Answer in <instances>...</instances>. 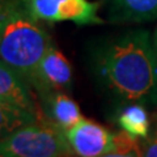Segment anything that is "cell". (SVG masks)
<instances>
[{
  "label": "cell",
  "mask_w": 157,
  "mask_h": 157,
  "mask_svg": "<svg viewBox=\"0 0 157 157\" xmlns=\"http://www.w3.org/2000/svg\"><path fill=\"white\" fill-rule=\"evenodd\" d=\"M97 11L98 4L89 0H62L58 11V21H72L80 26L104 24Z\"/></svg>",
  "instance_id": "cell-9"
},
{
  "label": "cell",
  "mask_w": 157,
  "mask_h": 157,
  "mask_svg": "<svg viewBox=\"0 0 157 157\" xmlns=\"http://www.w3.org/2000/svg\"><path fill=\"white\" fill-rule=\"evenodd\" d=\"M4 4H6V0H0V14H2V12H3Z\"/></svg>",
  "instance_id": "cell-16"
},
{
  "label": "cell",
  "mask_w": 157,
  "mask_h": 157,
  "mask_svg": "<svg viewBox=\"0 0 157 157\" xmlns=\"http://www.w3.org/2000/svg\"><path fill=\"white\" fill-rule=\"evenodd\" d=\"M28 81L38 96L55 90H68L72 85V67L68 59L55 47H50L38 63Z\"/></svg>",
  "instance_id": "cell-4"
},
{
  "label": "cell",
  "mask_w": 157,
  "mask_h": 157,
  "mask_svg": "<svg viewBox=\"0 0 157 157\" xmlns=\"http://www.w3.org/2000/svg\"><path fill=\"white\" fill-rule=\"evenodd\" d=\"M25 3L37 20L58 22V11L62 0H25Z\"/></svg>",
  "instance_id": "cell-13"
},
{
  "label": "cell",
  "mask_w": 157,
  "mask_h": 157,
  "mask_svg": "<svg viewBox=\"0 0 157 157\" xmlns=\"http://www.w3.org/2000/svg\"><path fill=\"white\" fill-rule=\"evenodd\" d=\"M67 137L75 155L81 157L109 156L113 151L114 134L97 122L85 118L67 131Z\"/></svg>",
  "instance_id": "cell-5"
},
{
  "label": "cell",
  "mask_w": 157,
  "mask_h": 157,
  "mask_svg": "<svg viewBox=\"0 0 157 157\" xmlns=\"http://www.w3.org/2000/svg\"><path fill=\"white\" fill-rule=\"evenodd\" d=\"M67 132L47 121L21 126L0 139L2 157H64L73 156Z\"/></svg>",
  "instance_id": "cell-3"
},
{
  "label": "cell",
  "mask_w": 157,
  "mask_h": 157,
  "mask_svg": "<svg viewBox=\"0 0 157 157\" xmlns=\"http://www.w3.org/2000/svg\"><path fill=\"white\" fill-rule=\"evenodd\" d=\"M51 46L25 0H6L0 14V60L28 80Z\"/></svg>",
  "instance_id": "cell-2"
},
{
  "label": "cell",
  "mask_w": 157,
  "mask_h": 157,
  "mask_svg": "<svg viewBox=\"0 0 157 157\" xmlns=\"http://www.w3.org/2000/svg\"><path fill=\"white\" fill-rule=\"evenodd\" d=\"M118 124L135 137L145 139L149 135V118L140 104H131L122 109L118 115Z\"/></svg>",
  "instance_id": "cell-10"
},
{
  "label": "cell",
  "mask_w": 157,
  "mask_h": 157,
  "mask_svg": "<svg viewBox=\"0 0 157 157\" xmlns=\"http://www.w3.org/2000/svg\"><path fill=\"white\" fill-rule=\"evenodd\" d=\"M152 42H153V47H155L156 56H157V28H156V30L153 32V36H152Z\"/></svg>",
  "instance_id": "cell-15"
},
{
  "label": "cell",
  "mask_w": 157,
  "mask_h": 157,
  "mask_svg": "<svg viewBox=\"0 0 157 157\" xmlns=\"http://www.w3.org/2000/svg\"><path fill=\"white\" fill-rule=\"evenodd\" d=\"M38 121L37 115L0 101V139L8 136L21 126Z\"/></svg>",
  "instance_id": "cell-11"
},
{
  "label": "cell",
  "mask_w": 157,
  "mask_h": 157,
  "mask_svg": "<svg viewBox=\"0 0 157 157\" xmlns=\"http://www.w3.org/2000/svg\"><path fill=\"white\" fill-rule=\"evenodd\" d=\"M111 22H147L157 20V0H109Z\"/></svg>",
  "instance_id": "cell-8"
},
{
  "label": "cell",
  "mask_w": 157,
  "mask_h": 157,
  "mask_svg": "<svg viewBox=\"0 0 157 157\" xmlns=\"http://www.w3.org/2000/svg\"><path fill=\"white\" fill-rule=\"evenodd\" d=\"M32 85L22 75L0 60V101L42 118V107L33 94Z\"/></svg>",
  "instance_id": "cell-6"
},
{
  "label": "cell",
  "mask_w": 157,
  "mask_h": 157,
  "mask_svg": "<svg viewBox=\"0 0 157 157\" xmlns=\"http://www.w3.org/2000/svg\"><path fill=\"white\" fill-rule=\"evenodd\" d=\"M92 68L118 100L157 104V56L147 30H131L101 43L92 55Z\"/></svg>",
  "instance_id": "cell-1"
},
{
  "label": "cell",
  "mask_w": 157,
  "mask_h": 157,
  "mask_svg": "<svg viewBox=\"0 0 157 157\" xmlns=\"http://www.w3.org/2000/svg\"><path fill=\"white\" fill-rule=\"evenodd\" d=\"M39 104L42 107V118L38 121H47L66 132L82 119L80 106L64 90L41 96Z\"/></svg>",
  "instance_id": "cell-7"
},
{
  "label": "cell",
  "mask_w": 157,
  "mask_h": 157,
  "mask_svg": "<svg viewBox=\"0 0 157 157\" xmlns=\"http://www.w3.org/2000/svg\"><path fill=\"white\" fill-rule=\"evenodd\" d=\"M143 156L147 157H157V127L151 135L145 137V141L141 145Z\"/></svg>",
  "instance_id": "cell-14"
},
{
  "label": "cell",
  "mask_w": 157,
  "mask_h": 157,
  "mask_svg": "<svg viewBox=\"0 0 157 157\" xmlns=\"http://www.w3.org/2000/svg\"><path fill=\"white\" fill-rule=\"evenodd\" d=\"M139 137L132 136L127 131H119L114 134L113 151L109 156H143Z\"/></svg>",
  "instance_id": "cell-12"
}]
</instances>
